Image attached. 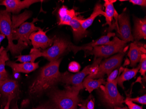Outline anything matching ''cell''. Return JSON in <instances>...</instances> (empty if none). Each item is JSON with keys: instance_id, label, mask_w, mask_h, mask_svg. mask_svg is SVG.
<instances>
[{"instance_id": "26", "label": "cell", "mask_w": 146, "mask_h": 109, "mask_svg": "<svg viewBox=\"0 0 146 109\" xmlns=\"http://www.w3.org/2000/svg\"><path fill=\"white\" fill-rule=\"evenodd\" d=\"M9 61L7 51L3 46L0 48V73H6L5 66L6 62Z\"/></svg>"}, {"instance_id": "40", "label": "cell", "mask_w": 146, "mask_h": 109, "mask_svg": "<svg viewBox=\"0 0 146 109\" xmlns=\"http://www.w3.org/2000/svg\"><path fill=\"white\" fill-rule=\"evenodd\" d=\"M79 109H87V107H86V105L85 104H84L82 105V106Z\"/></svg>"}, {"instance_id": "16", "label": "cell", "mask_w": 146, "mask_h": 109, "mask_svg": "<svg viewBox=\"0 0 146 109\" xmlns=\"http://www.w3.org/2000/svg\"><path fill=\"white\" fill-rule=\"evenodd\" d=\"M146 54L145 47L139 46L137 42L130 44L128 55L130 61V66L135 67L140 62L142 54Z\"/></svg>"}, {"instance_id": "24", "label": "cell", "mask_w": 146, "mask_h": 109, "mask_svg": "<svg viewBox=\"0 0 146 109\" xmlns=\"http://www.w3.org/2000/svg\"><path fill=\"white\" fill-rule=\"evenodd\" d=\"M42 52L38 49H31L29 55H19L16 56L17 58L16 61H19L21 63H34V61L38 57H42Z\"/></svg>"}, {"instance_id": "7", "label": "cell", "mask_w": 146, "mask_h": 109, "mask_svg": "<svg viewBox=\"0 0 146 109\" xmlns=\"http://www.w3.org/2000/svg\"><path fill=\"white\" fill-rule=\"evenodd\" d=\"M125 53L124 51L120 52L100 63L97 73L90 78L103 79L105 75L109 76L112 71L121 65Z\"/></svg>"}, {"instance_id": "35", "label": "cell", "mask_w": 146, "mask_h": 109, "mask_svg": "<svg viewBox=\"0 0 146 109\" xmlns=\"http://www.w3.org/2000/svg\"><path fill=\"white\" fill-rule=\"evenodd\" d=\"M8 78V73H0V81L5 80Z\"/></svg>"}, {"instance_id": "21", "label": "cell", "mask_w": 146, "mask_h": 109, "mask_svg": "<svg viewBox=\"0 0 146 109\" xmlns=\"http://www.w3.org/2000/svg\"><path fill=\"white\" fill-rule=\"evenodd\" d=\"M104 6L105 9V16L106 23L104 25L108 24L110 27L111 26L112 20L114 18L115 10L113 4L116 2V0H105Z\"/></svg>"}, {"instance_id": "19", "label": "cell", "mask_w": 146, "mask_h": 109, "mask_svg": "<svg viewBox=\"0 0 146 109\" xmlns=\"http://www.w3.org/2000/svg\"><path fill=\"white\" fill-rule=\"evenodd\" d=\"M134 21V29L133 38L136 41L146 38V19L135 18Z\"/></svg>"}, {"instance_id": "34", "label": "cell", "mask_w": 146, "mask_h": 109, "mask_svg": "<svg viewBox=\"0 0 146 109\" xmlns=\"http://www.w3.org/2000/svg\"><path fill=\"white\" fill-rule=\"evenodd\" d=\"M86 107L87 109H95V103L94 101L92 99H90V100L88 101L87 104L86 105Z\"/></svg>"}, {"instance_id": "3", "label": "cell", "mask_w": 146, "mask_h": 109, "mask_svg": "<svg viewBox=\"0 0 146 109\" xmlns=\"http://www.w3.org/2000/svg\"><path fill=\"white\" fill-rule=\"evenodd\" d=\"M11 13L5 10H0V29L1 33L7 37L8 40V45L6 50L9 51L12 55L21 54L25 49L29 47L25 43L18 41L17 44L13 43L12 36V21Z\"/></svg>"}, {"instance_id": "37", "label": "cell", "mask_w": 146, "mask_h": 109, "mask_svg": "<svg viewBox=\"0 0 146 109\" xmlns=\"http://www.w3.org/2000/svg\"><path fill=\"white\" fill-rule=\"evenodd\" d=\"M36 109H58L56 107H52L49 106H40Z\"/></svg>"}, {"instance_id": "42", "label": "cell", "mask_w": 146, "mask_h": 109, "mask_svg": "<svg viewBox=\"0 0 146 109\" xmlns=\"http://www.w3.org/2000/svg\"><path fill=\"white\" fill-rule=\"evenodd\" d=\"M0 32H1V29H0Z\"/></svg>"}, {"instance_id": "23", "label": "cell", "mask_w": 146, "mask_h": 109, "mask_svg": "<svg viewBox=\"0 0 146 109\" xmlns=\"http://www.w3.org/2000/svg\"><path fill=\"white\" fill-rule=\"evenodd\" d=\"M106 83V81L103 79L94 80L87 77L84 79L82 85L84 88H85L87 91L91 93L94 90L99 88L102 84L105 85Z\"/></svg>"}, {"instance_id": "41", "label": "cell", "mask_w": 146, "mask_h": 109, "mask_svg": "<svg viewBox=\"0 0 146 109\" xmlns=\"http://www.w3.org/2000/svg\"><path fill=\"white\" fill-rule=\"evenodd\" d=\"M19 109V108H17V109Z\"/></svg>"}, {"instance_id": "22", "label": "cell", "mask_w": 146, "mask_h": 109, "mask_svg": "<svg viewBox=\"0 0 146 109\" xmlns=\"http://www.w3.org/2000/svg\"><path fill=\"white\" fill-rule=\"evenodd\" d=\"M140 68V65H139L137 68H133L132 69H129L128 68L124 69L123 73L121 75H119L118 78V84L119 86L124 89L123 83L125 81L130 80L134 77L139 71Z\"/></svg>"}, {"instance_id": "31", "label": "cell", "mask_w": 146, "mask_h": 109, "mask_svg": "<svg viewBox=\"0 0 146 109\" xmlns=\"http://www.w3.org/2000/svg\"><path fill=\"white\" fill-rule=\"evenodd\" d=\"M124 103L127 104L128 107V109H143V107L140 106L136 104L133 102L127 99L124 100Z\"/></svg>"}, {"instance_id": "1", "label": "cell", "mask_w": 146, "mask_h": 109, "mask_svg": "<svg viewBox=\"0 0 146 109\" xmlns=\"http://www.w3.org/2000/svg\"><path fill=\"white\" fill-rule=\"evenodd\" d=\"M62 59L50 62L42 68L36 78L29 87V93L38 95L60 82L61 73L59 66Z\"/></svg>"}, {"instance_id": "38", "label": "cell", "mask_w": 146, "mask_h": 109, "mask_svg": "<svg viewBox=\"0 0 146 109\" xmlns=\"http://www.w3.org/2000/svg\"><path fill=\"white\" fill-rule=\"evenodd\" d=\"M5 36L2 33H0V44L1 43V42L5 38Z\"/></svg>"}, {"instance_id": "28", "label": "cell", "mask_w": 146, "mask_h": 109, "mask_svg": "<svg viewBox=\"0 0 146 109\" xmlns=\"http://www.w3.org/2000/svg\"><path fill=\"white\" fill-rule=\"evenodd\" d=\"M140 68L139 72L142 76L145 77L146 72V54H142L140 61Z\"/></svg>"}, {"instance_id": "12", "label": "cell", "mask_w": 146, "mask_h": 109, "mask_svg": "<svg viewBox=\"0 0 146 109\" xmlns=\"http://www.w3.org/2000/svg\"><path fill=\"white\" fill-rule=\"evenodd\" d=\"M39 1L38 0H4L0 1V5L5 6L7 12L17 14L23 9L29 8L31 5Z\"/></svg>"}, {"instance_id": "2", "label": "cell", "mask_w": 146, "mask_h": 109, "mask_svg": "<svg viewBox=\"0 0 146 109\" xmlns=\"http://www.w3.org/2000/svg\"><path fill=\"white\" fill-rule=\"evenodd\" d=\"M80 91L78 88L68 86L64 91L52 90L50 97L58 109H76L80 101Z\"/></svg>"}, {"instance_id": "8", "label": "cell", "mask_w": 146, "mask_h": 109, "mask_svg": "<svg viewBox=\"0 0 146 109\" xmlns=\"http://www.w3.org/2000/svg\"><path fill=\"white\" fill-rule=\"evenodd\" d=\"M125 10L126 9H125L121 14L118 15L117 25L114 29L117 30L122 40L127 43L133 41L134 38L131 34L129 17Z\"/></svg>"}, {"instance_id": "10", "label": "cell", "mask_w": 146, "mask_h": 109, "mask_svg": "<svg viewBox=\"0 0 146 109\" xmlns=\"http://www.w3.org/2000/svg\"><path fill=\"white\" fill-rule=\"evenodd\" d=\"M90 65L86 66L82 71L78 72L75 74H72L69 72H66L61 73L60 82L68 85H72L73 87L78 88L81 90L84 88L83 81L87 75H89Z\"/></svg>"}, {"instance_id": "17", "label": "cell", "mask_w": 146, "mask_h": 109, "mask_svg": "<svg viewBox=\"0 0 146 109\" xmlns=\"http://www.w3.org/2000/svg\"><path fill=\"white\" fill-rule=\"evenodd\" d=\"M59 18V24L60 25H69L72 19L76 17V13L74 9H69L66 6L63 5L58 11Z\"/></svg>"}, {"instance_id": "4", "label": "cell", "mask_w": 146, "mask_h": 109, "mask_svg": "<svg viewBox=\"0 0 146 109\" xmlns=\"http://www.w3.org/2000/svg\"><path fill=\"white\" fill-rule=\"evenodd\" d=\"M124 69L123 67L120 68L118 77L113 81L107 82L105 85H102L100 87L102 100L110 108H113L115 106L121 107L124 103V97L121 96L117 89L118 78Z\"/></svg>"}, {"instance_id": "32", "label": "cell", "mask_w": 146, "mask_h": 109, "mask_svg": "<svg viewBox=\"0 0 146 109\" xmlns=\"http://www.w3.org/2000/svg\"><path fill=\"white\" fill-rule=\"evenodd\" d=\"M119 73V69H115L110 73L107 78V82L113 81L118 77Z\"/></svg>"}, {"instance_id": "36", "label": "cell", "mask_w": 146, "mask_h": 109, "mask_svg": "<svg viewBox=\"0 0 146 109\" xmlns=\"http://www.w3.org/2000/svg\"><path fill=\"white\" fill-rule=\"evenodd\" d=\"M14 98V97H9V98H8V102H7V103L5 108H4V109H9V106L11 102V100H12Z\"/></svg>"}, {"instance_id": "39", "label": "cell", "mask_w": 146, "mask_h": 109, "mask_svg": "<svg viewBox=\"0 0 146 109\" xmlns=\"http://www.w3.org/2000/svg\"><path fill=\"white\" fill-rule=\"evenodd\" d=\"M114 109H128L127 107H121L120 106H115L114 107Z\"/></svg>"}, {"instance_id": "9", "label": "cell", "mask_w": 146, "mask_h": 109, "mask_svg": "<svg viewBox=\"0 0 146 109\" xmlns=\"http://www.w3.org/2000/svg\"><path fill=\"white\" fill-rule=\"evenodd\" d=\"M40 28L36 27L34 22H24L12 31V36L14 40L24 42L27 45H31L29 38L30 35L34 32L38 31Z\"/></svg>"}, {"instance_id": "20", "label": "cell", "mask_w": 146, "mask_h": 109, "mask_svg": "<svg viewBox=\"0 0 146 109\" xmlns=\"http://www.w3.org/2000/svg\"><path fill=\"white\" fill-rule=\"evenodd\" d=\"M78 18L77 16L73 18L70 24V26H71L73 30L74 40L76 41H78L82 39L88 33L87 31L83 28L78 21Z\"/></svg>"}, {"instance_id": "13", "label": "cell", "mask_w": 146, "mask_h": 109, "mask_svg": "<svg viewBox=\"0 0 146 109\" xmlns=\"http://www.w3.org/2000/svg\"><path fill=\"white\" fill-rule=\"evenodd\" d=\"M114 33L109 32L106 36L101 37L97 40H95L88 44H85L82 46H76L71 43L70 46L69 50L73 51L74 54H76L79 51L87 50L91 51L93 48L97 46H102L108 44L110 42V38L111 37L115 36Z\"/></svg>"}, {"instance_id": "5", "label": "cell", "mask_w": 146, "mask_h": 109, "mask_svg": "<svg viewBox=\"0 0 146 109\" xmlns=\"http://www.w3.org/2000/svg\"><path fill=\"white\" fill-rule=\"evenodd\" d=\"M127 43L123 40L115 37L108 44L97 46L93 48L91 51H88L87 55H93L95 57L107 58L117 53L123 52Z\"/></svg>"}, {"instance_id": "6", "label": "cell", "mask_w": 146, "mask_h": 109, "mask_svg": "<svg viewBox=\"0 0 146 109\" xmlns=\"http://www.w3.org/2000/svg\"><path fill=\"white\" fill-rule=\"evenodd\" d=\"M54 42L52 46L41 51L42 57L50 61V62L59 59L63 53L69 50L71 43L67 40L54 37Z\"/></svg>"}, {"instance_id": "15", "label": "cell", "mask_w": 146, "mask_h": 109, "mask_svg": "<svg viewBox=\"0 0 146 109\" xmlns=\"http://www.w3.org/2000/svg\"><path fill=\"white\" fill-rule=\"evenodd\" d=\"M17 81L14 79L7 78L0 81V92L5 97L14 98L18 89Z\"/></svg>"}, {"instance_id": "14", "label": "cell", "mask_w": 146, "mask_h": 109, "mask_svg": "<svg viewBox=\"0 0 146 109\" xmlns=\"http://www.w3.org/2000/svg\"><path fill=\"white\" fill-rule=\"evenodd\" d=\"M39 62L37 63H17L15 62L8 61L6 65L9 66L13 70L14 73H28L36 69L38 67Z\"/></svg>"}, {"instance_id": "18", "label": "cell", "mask_w": 146, "mask_h": 109, "mask_svg": "<svg viewBox=\"0 0 146 109\" xmlns=\"http://www.w3.org/2000/svg\"><path fill=\"white\" fill-rule=\"evenodd\" d=\"M102 5L100 3H97L94 8V11L89 18L86 19H82L80 18H78V21L84 30H86L88 27L92 25L94 22V20L97 16H99V15L105 16V11L102 10Z\"/></svg>"}, {"instance_id": "29", "label": "cell", "mask_w": 146, "mask_h": 109, "mask_svg": "<svg viewBox=\"0 0 146 109\" xmlns=\"http://www.w3.org/2000/svg\"><path fill=\"white\" fill-rule=\"evenodd\" d=\"M81 68L80 65L75 61H73L70 63L68 65L69 71L72 73H78L79 72Z\"/></svg>"}, {"instance_id": "25", "label": "cell", "mask_w": 146, "mask_h": 109, "mask_svg": "<svg viewBox=\"0 0 146 109\" xmlns=\"http://www.w3.org/2000/svg\"><path fill=\"white\" fill-rule=\"evenodd\" d=\"M31 16V13L27 11H25V12L22 14L19 15H14L12 17V31L18 27L30 18Z\"/></svg>"}, {"instance_id": "33", "label": "cell", "mask_w": 146, "mask_h": 109, "mask_svg": "<svg viewBox=\"0 0 146 109\" xmlns=\"http://www.w3.org/2000/svg\"><path fill=\"white\" fill-rule=\"evenodd\" d=\"M129 2L134 5H138L141 6L146 7V0H130Z\"/></svg>"}, {"instance_id": "30", "label": "cell", "mask_w": 146, "mask_h": 109, "mask_svg": "<svg viewBox=\"0 0 146 109\" xmlns=\"http://www.w3.org/2000/svg\"><path fill=\"white\" fill-rule=\"evenodd\" d=\"M127 100L133 102L139 103L145 105L146 104V94L143 95L142 96H139L136 98H129L127 97Z\"/></svg>"}, {"instance_id": "11", "label": "cell", "mask_w": 146, "mask_h": 109, "mask_svg": "<svg viewBox=\"0 0 146 109\" xmlns=\"http://www.w3.org/2000/svg\"><path fill=\"white\" fill-rule=\"evenodd\" d=\"M29 39L31 40L33 48L36 49L41 48L45 50L49 47H50L53 44L54 38H49L46 35V32H44L40 28L37 32L32 33Z\"/></svg>"}, {"instance_id": "27", "label": "cell", "mask_w": 146, "mask_h": 109, "mask_svg": "<svg viewBox=\"0 0 146 109\" xmlns=\"http://www.w3.org/2000/svg\"><path fill=\"white\" fill-rule=\"evenodd\" d=\"M102 59V58H97L96 57H95L94 62L92 64L90 65L89 75L88 76V77L89 78L92 77L97 73L98 72V67L101 62Z\"/></svg>"}]
</instances>
